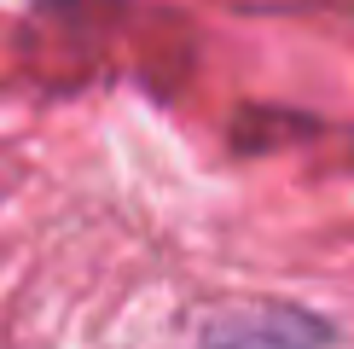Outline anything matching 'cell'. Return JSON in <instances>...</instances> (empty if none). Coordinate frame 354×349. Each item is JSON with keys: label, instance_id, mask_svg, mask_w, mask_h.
I'll return each mask as SVG.
<instances>
[{"label": "cell", "instance_id": "1", "mask_svg": "<svg viewBox=\"0 0 354 349\" xmlns=\"http://www.w3.org/2000/svg\"><path fill=\"white\" fill-rule=\"evenodd\" d=\"M319 343V326L302 314H285V309H261L239 326H215L209 338H203V349H314Z\"/></svg>", "mask_w": 354, "mask_h": 349}]
</instances>
